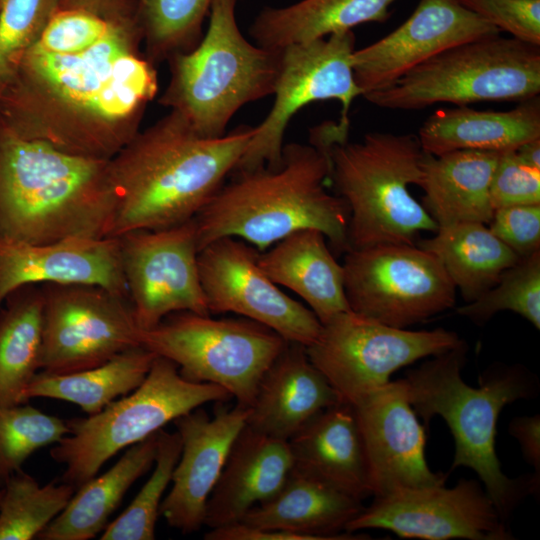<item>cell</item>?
<instances>
[{"mask_svg":"<svg viewBox=\"0 0 540 540\" xmlns=\"http://www.w3.org/2000/svg\"><path fill=\"white\" fill-rule=\"evenodd\" d=\"M254 127L198 135L174 113L110 163L116 208L110 237L193 219L233 172Z\"/></svg>","mask_w":540,"mask_h":540,"instance_id":"7a4b0ae2","label":"cell"},{"mask_svg":"<svg viewBox=\"0 0 540 540\" xmlns=\"http://www.w3.org/2000/svg\"><path fill=\"white\" fill-rule=\"evenodd\" d=\"M364 506L362 501L292 469L281 489L251 508L241 523L260 529L302 535L307 540L345 537L348 523Z\"/></svg>","mask_w":540,"mask_h":540,"instance_id":"4316f807","label":"cell"},{"mask_svg":"<svg viewBox=\"0 0 540 540\" xmlns=\"http://www.w3.org/2000/svg\"><path fill=\"white\" fill-rule=\"evenodd\" d=\"M128 298L140 330L182 311L210 315L198 270L195 219L118 237Z\"/></svg>","mask_w":540,"mask_h":540,"instance_id":"9a60e30c","label":"cell"},{"mask_svg":"<svg viewBox=\"0 0 540 540\" xmlns=\"http://www.w3.org/2000/svg\"><path fill=\"white\" fill-rule=\"evenodd\" d=\"M47 286L41 371L62 374L95 367L140 345L128 298L97 286Z\"/></svg>","mask_w":540,"mask_h":540,"instance_id":"5bb4252c","label":"cell"},{"mask_svg":"<svg viewBox=\"0 0 540 540\" xmlns=\"http://www.w3.org/2000/svg\"><path fill=\"white\" fill-rule=\"evenodd\" d=\"M1 492H2V490H1V487H0V497H1Z\"/></svg>","mask_w":540,"mask_h":540,"instance_id":"7dc6e473","label":"cell"},{"mask_svg":"<svg viewBox=\"0 0 540 540\" xmlns=\"http://www.w3.org/2000/svg\"><path fill=\"white\" fill-rule=\"evenodd\" d=\"M53 1L0 0V78L43 26Z\"/></svg>","mask_w":540,"mask_h":540,"instance_id":"ab89813d","label":"cell"},{"mask_svg":"<svg viewBox=\"0 0 540 540\" xmlns=\"http://www.w3.org/2000/svg\"><path fill=\"white\" fill-rule=\"evenodd\" d=\"M287 343L245 317L216 319L189 311L172 313L139 333V344L174 362L183 378L218 385L245 407Z\"/></svg>","mask_w":540,"mask_h":540,"instance_id":"9c48e42d","label":"cell"},{"mask_svg":"<svg viewBox=\"0 0 540 540\" xmlns=\"http://www.w3.org/2000/svg\"><path fill=\"white\" fill-rule=\"evenodd\" d=\"M237 0H213L198 44L174 58L165 101L200 136L219 138L244 105L273 95L281 49L249 42L236 20Z\"/></svg>","mask_w":540,"mask_h":540,"instance_id":"8992f818","label":"cell"},{"mask_svg":"<svg viewBox=\"0 0 540 540\" xmlns=\"http://www.w3.org/2000/svg\"><path fill=\"white\" fill-rule=\"evenodd\" d=\"M539 93L540 46L497 34L451 47L363 97L384 109L419 110L437 103L522 102Z\"/></svg>","mask_w":540,"mask_h":540,"instance_id":"ba28073f","label":"cell"},{"mask_svg":"<svg viewBox=\"0 0 540 540\" xmlns=\"http://www.w3.org/2000/svg\"><path fill=\"white\" fill-rule=\"evenodd\" d=\"M340 402L310 361L306 347L288 342L262 376L246 425L288 441L316 415Z\"/></svg>","mask_w":540,"mask_h":540,"instance_id":"7402d4cb","label":"cell"},{"mask_svg":"<svg viewBox=\"0 0 540 540\" xmlns=\"http://www.w3.org/2000/svg\"><path fill=\"white\" fill-rule=\"evenodd\" d=\"M501 311H512L540 329V250L507 268L497 283L475 300L456 309L477 325Z\"/></svg>","mask_w":540,"mask_h":540,"instance_id":"d590c367","label":"cell"},{"mask_svg":"<svg viewBox=\"0 0 540 540\" xmlns=\"http://www.w3.org/2000/svg\"><path fill=\"white\" fill-rule=\"evenodd\" d=\"M260 252L230 236L199 250L198 270L209 313H235L266 326L287 342L311 345L320 334L321 322L263 272Z\"/></svg>","mask_w":540,"mask_h":540,"instance_id":"2e32d148","label":"cell"},{"mask_svg":"<svg viewBox=\"0 0 540 540\" xmlns=\"http://www.w3.org/2000/svg\"><path fill=\"white\" fill-rule=\"evenodd\" d=\"M248 415L249 407L239 404L213 417L198 407L173 421L182 448L160 507L170 527L188 534L204 526L207 500Z\"/></svg>","mask_w":540,"mask_h":540,"instance_id":"ffe728a7","label":"cell"},{"mask_svg":"<svg viewBox=\"0 0 540 540\" xmlns=\"http://www.w3.org/2000/svg\"><path fill=\"white\" fill-rule=\"evenodd\" d=\"M368 458L374 497L445 485L448 474L426 461V432L411 406L403 379L368 393L352 405Z\"/></svg>","mask_w":540,"mask_h":540,"instance_id":"ac0fdd59","label":"cell"},{"mask_svg":"<svg viewBox=\"0 0 540 540\" xmlns=\"http://www.w3.org/2000/svg\"><path fill=\"white\" fill-rule=\"evenodd\" d=\"M113 26L94 12L67 8L48 18L33 46L53 54H73L96 44Z\"/></svg>","mask_w":540,"mask_h":540,"instance_id":"f35d334b","label":"cell"},{"mask_svg":"<svg viewBox=\"0 0 540 540\" xmlns=\"http://www.w3.org/2000/svg\"><path fill=\"white\" fill-rule=\"evenodd\" d=\"M68 432L67 420L34 406L0 407V487L35 451L56 444Z\"/></svg>","mask_w":540,"mask_h":540,"instance_id":"8d00e7d4","label":"cell"},{"mask_svg":"<svg viewBox=\"0 0 540 540\" xmlns=\"http://www.w3.org/2000/svg\"><path fill=\"white\" fill-rule=\"evenodd\" d=\"M177 431L163 429L157 433L154 470L130 505L114 521L107 524L101 540H153L164 492L171 483L174 468L181 454Z\"/></svg>","mask_w":540,"mask_h":540,"instance_id":"e575fe53","label":"cell"},{"mask_svg":"<svg viewBox=\"0 0 540 540\" xmlns=\"http://www.w3.org/2000/svg\"><path fill=\"white\" fill-rule=\"evenodd\" d=\"M466 353L463 341L408 370L402 379L426 426L436 415L447 423L455 443L451 470L473 469L506 522L526 495L538 494L539 485L532 475L511 479L503 473L495 449L497 422L507 404L533 397L537 383L519 365H497L479 377L478 388L471 387L461 377Z\"/></svg>","mask_w":540,"mask_h":540,"instance_id":"277c9868","label":"cell"},{"mask_svg":"<svg viewBox=\"0 0 540 540\" xmlns=\"http://www.w3.org/2000/svg\"><path fill=\"white\" fill-rule=\"evenodd\" d=\"M329 181L349 209V249L416 244L438 226L410 194L421 175L418 136L369 132L359 142L338 140L327 149Z\"/></svg>","mask_w":540,"mask_h":540,"instance_id":"5b68a950","label":"cell"},{"mask_svg":"<svg viewBox=\"0 0 540 540\" xmlns=\"http://www.w3.org/2000/svg\"><path fill=\"white\" fill-rule=\"evenodd\" d=\"M273 245L260 252L259 266L275 284L299 295L321 324L350 310L343 266L334 258L321 231L300 229Z\"/></svg>","mask_w":540,"mask_h":540,"instance_id":"484cf974","label":"cell"},{"mask_svg":"<svg viewBox=\"0 0 540 540\" xmlns=\"http://www.w3.org/2000/svg\"><path fill=\"white\" fill-rule=\"evenodd\" d=\"M389 530L399 537L425 540H507L512 535L480 481L399 490L375 497L346 526Z\"/></svg>","mask_w":540,"mask_h":540,"instance_id":"e0dca14e","label":"cell"},{"mask_svg":"<svg viewBox=\"0 0 540 540\" xmlns=\"http://www.w3.org/2000/svg\"><path fill=\"white\" fill-rule=\"evenodd\" d=\"M229 398L224 388L189 381L174 362L156 356L135 390L95 414L68 419L69 432L53 445L50 456L64 465L61 481L77 489L119 451L208 402Z\"/></svg>","mask_w":540,"mask_h":540,"instance_id":"52a82bcc","label":"cell"},{"mask_svg":"<svg viewBox=\"0 0 540 540\" xmlns=\"http://www.w3.org/2000/svg\"><path fill=\"white\" fill-rule=\"evenodd\" d=\"M292 469L363 501L372 496L364 441L352 405L340 402L288 440Z\"/></svg>","mask_w":540,"mask_h":540,"instance_id":"cb8c5ba5","label":"cell"},{"mask_svg":"<svg viewBox=\"0 0 540 540\" xmlns=\"http://www.w3.org/2000/svg\"><path fill=\"white\" fill-rule=\"evenodd\" d=\"M29 70L57 98L100 120L130 116L157 90L150 64L137 57L120 28L93 46L73 54H53L33 45Z\"/></svg>","mask_w":540,"mask_h":540,"instance_id":"4fadbf2b","label":"cell"},{"mask_svg":"<svg viewBox=\"0 0 540 540\" xmlns=\"http://www.w3.org/2000/svg\"><path fill=\"white\" fill-rule=\"evenodd\" d=\"M354 51L352 30L282 48L274 103L254 127V135L233 172L278 166L290 120L310 103L339 101L342 110L338 124L350 127L349 110L354 99L362 96L352 67Z\"/></svg>","mask_w":540,"mask_h":540,"instance_id":"7c38bea8","label":"cell"},{"mask_svg":"<svg viewBox=\"0 0 540 540\" xmlns=\"http://www.w3.org/2000/svg\"><path fill=\"white\" fill-rule=\"evenodd\" d=\"M462 6L522 42L540 46V0H457Z\"/></svg>","mask_w":540,"mask_h":540,"instance_id":"b9f144b4","label":"cell"},{"mask_svg":"<svg viewBox=\"0 0 540 540\" xmlns=\"http://www.w3.org/2000/svg\"><path fill=\"white\" fill-rule=\"evenodd\" d=\"M500 152L457 150L439 156L424 152L417 185L422 206L438 228L491 221L490 184Z\"/></svg>","mask_w":540,"mask_h":540,"instance_id":"d4e9b609","label":"cell"},{"mask_svg":"<svg viewBox=\"0 0 540 540\" xmlns=\"http://www.w3.org/2000/svg\"><path fill=\"white\" fill-rule=\"evenodd\" d=\"M417 246L432 253L461 292L466 303L493 287L519 256L483 223L439 227L435 235Z\"/></svg>","mask_w":540,"mask_h":540,"instance_id":"4dcf8cb0","label":"cell"},{"mask_svg":"<svg viewBox=\"0 0 540 540\" xmlns=\"http://www.w3.org/2000/svg\"><path fill=\"white\" fill-rule=\"evenodd\" d=\"M540 138L539 96L508 111L464 106L438 110L419 129L422 150L439 156L457 150L504 152Z\"/></svg>","mask_w":540,"mask_h":540,"instance_id":"83f0119b","label":"cell"},{"mask_svg":"<svg viewBox=\"0 0 540 540\" xmlns=\"http://www.w3.org/2000/svg\"><path fill=\"white\" fill-rule=\"evenodd\" d=\"M500 34L457 0H420L411 16L380 40L353 52L362 96L389 86L405 73L459 44Z\"/></svg>","mask_w":540,"mask_h":540,"instance_id":"d6986e66","label":"cell"},{"mask_svg":"<svg viewBox=\"0 0 540 540\" xmlns=\"http://www.w3.org/2000/svg\"><path fill=\"white\" fill-rule=\"evenodd\" d=\"M194 217L199 250L236 237L266 250L290 233L321 231L338 252L349 250V209L325 189L330 161L311 144L284 145L278 166L234 171Z\"/></svg>","mask_w":540,"mask_h":540,"instance_id":"3957f363","label":"cell"},{"mask_svg":"<svg viewBox=\"0 0 540 540\" xmlns=\"http://www.w3.org/2000/svg\"><path fill=\"white\" fill-rule=\"evenodd\" d=\"M1 490L0 540H31L63 511L76 488L62 481L41 486L21 469Z\"/></svg>","mask_w":540,"mask_h":540,"instance_id":"836d02e7","label":"cell"},{"mask_svg":"<svg viewBox=\"0 0 540 540\" xmlns=\"http://www.w3.org/2000/svg\"><path fill=\"white\" fill-rule=\"evenodd\" d=\"M444 328H395L352 311L336 314L306 347L310 361L327 378L341 402L355 404L387 384L398 369L461 344Z\"/></svg>","mask_w":540,"mask_h":540,"instance_id":"30bf717a","label":"cell"},{"mask_svg":"<svg viewBox=\"0 0 540 540\" xmlns=\"http://www.w3.org/2000/svg\"><path fill=\"white\" fill-rule=\"evenodd\" d=\"M157 433L128 447L109 470L78 487L37 539L89 540L102 533L131 485L154 465Z\"/></svg>","mask_w":540,"mask_h":540,"instance_id":"f1b7e54d","label":"cell"},{"mask_svg":"<svg viewBox=\"0 0 540 540\" xmlns=\"http://www.w3.org/2000/svg\"><path fill=\"white\" fill-rule=\"evenodd\" d=\"M292 467L288 441L245 425L207 500L204 526L213 529L240 522L251 508L281 489Z\"/></svg>","mask_w":540,"mask_h":540,"instance_id":"603a6c76","label":"cell"},{"mask_svg":"<svg viewBox=\"0 0 540 540\" xmlns=\"http://www.w3.org/2000/svg\"><path fill=\"white\" fill-rule=\"evenodd\" d=\"M43 292L21 296L0 314V407L26 403L25 390L40 370Z\"/></svg>","mask_w":540,"mask_h":540,"instance_id":"d6a6232c","label":"cell"},{"mask_svg":"<svg viewBox=\"0 0 540 540\" xmlns=\"http://www.w3.org/2000/svg\"><path fill=\"white\" fill-rule=\"evenodd\" d=\"M516 152L523 161L540 168V138L523 143L516 148Z\"/></svg>","mask_w":540,"mask_h":540,"instance_id":"f6af8a7d","label":"cell"},{"mask_svg":"<svg viewBox=\"0 0 540 540\" xmlns=\"http://www.w3.org/2000/svg\"><path fill=\"white\" fill-rule=\"evenodd\" d=\"M69 4V8L85 9L91 12L104 6L109 0H66ZM95 13V12H94Z\"/></svg>","mask_w":540,"mask_h":540,"instance_id":"bcb514c9","label":"cell"},{"mask_svg":"<svg viewBox=\"0 0 540 540\" xmlns=\"http://www.w3.org/2000/svg\"><path fill=\"white\" fill-rule=\"evenodd\" d=\"M116 192L110 163L49 140L0 142V239L47 244L109 237Z\"/></svg>","mask_w":540,"mask_h":540,"instance_id":"6da1fadb","label":"cell"},{"mask_svg":"<svg viewBox=\"0 0 540 540\" xmlns=\"http://www.w3.org/2000/svg\"><path fill=\"white\" fill-rule=\"evenodd\" d=\"M509 433L520 444L524 458L534 468V480L540 483V416H523L513 419Z\"/></svg>","mask_w":540,"mask_h":540,"instance_id":"ee69618b","label":"cell"},{"mask_svg":"<svg viewBox=\"0 0 540 540\" xmlns=\"http://www.w3.org/2000/svg\"><path fill=\"white\" fill-rule=\"evenodd\" d=\"M495 209L540 204V168L523 161L516 149L500 152L490 184Z\"/></svg>","mask_w":540,"mask_h":540,"instance_id":"60d3db41","label":"cell"},{"mask_svg":"<svg viewBox=\"0 0 540 540\" xmlns=\"http://www.w3.org/2000/svg\"><path fill=\"white\" fill-rule=\"evenodd\" d=\"M342 266L350 311L385 325L404 329L455 304L443 265L416 244L349 249Z\"/></svg>","mask_w":540,"mask_h":540,"instance_id":"8fae6325","label":"cell"},{"mask_svg":"<svg viewBox=\"0 0 540 540\" xmlns=\"http://www.w3.org/2000/svg\"><path fill=\"white\" fill-rule=\"evenodd\" d=\"M42 283L97 286L128 298L118 237L38 245L0 239V305L16 290Z\"/></svg>","mask_w":540,"mask_h":540,"instance_id":"44dd1931","label":"cell"},{"mask_svg":"<svg viewBox=\"0 0 540 540\" xmlns=\"http://www.w3.org/2000/svg\"><path fill=\"white\" fill-rule=\"evenodd\" d=\"M156 356L138 345L95 367L62 374L37 372L25 390V402L36 397L52 398L74 403L87 415L95 414L135 390Z\"/></svg>","mask_w":540,"mask_h":540,"instance_id":"1f68e13d","label":"cell"},{"mask_svg":"<svg viewBox=\"0 0 540 540\" xmlns=\"http://www.w3.org/2000/svg\"><path fill=\"white\" fill-rule=\"evenodd\" d=\"M213 0H140L145 32L156 55L193 49Z\"/></svg>","mask_w":540,"mask_h":540,"instance_id":"74e56055","label":"cell"},{"mask_svg":"<svg viewBox=\"0 0 540 540\" xmlns=\"http://www.w3.org/2000/svg\"><path fill=\"white\" fill-rule=\"evenodd\" d=\"M395 0H301L265 7L250 25L255 44L282 49L326 38L369 22H384Z\"/></svg>","mask_w":540,"mask_h":540,"instance_id":"f546056e","label":"cell"},{"mask_svg":"<svg viewBox=\"0 0 540 540\" xmlns=\"http://www.w3.org/2000/svg\"><path fill=\"white\" fill-rule=\"evenodd\" d=\"M488 224L490 231L519 257L540 250V204L497 208Z\"/></svg>","mask_w":540,"mask_h":540,"instance_id":"7bdbcfd3","label":"cell"}]
</instances>
